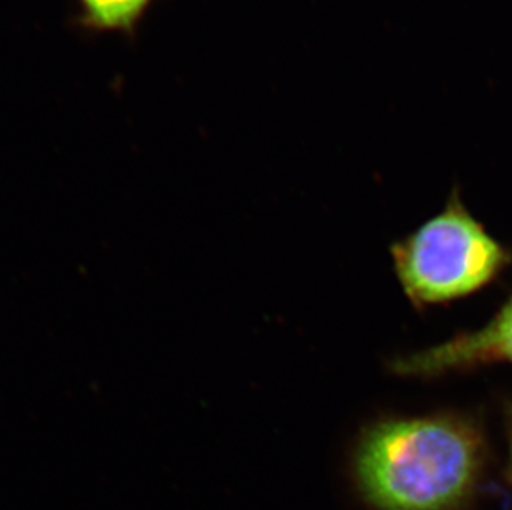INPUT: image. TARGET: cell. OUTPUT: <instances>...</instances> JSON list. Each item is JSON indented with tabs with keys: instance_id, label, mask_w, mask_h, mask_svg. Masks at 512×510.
<instances>
[{
	"instance_id": "5",
	"label": "cell",
	"mask_w": 512,
	"mask_h": 510,
	"mask_svg": "<svg viewBox=\"0 0 512 510\" xmlns=\"http://www.w3.org/2000/svg\"><path fill=\"white\" fill-rule=\"evenodd\" d=\"M506 438H508V476L512 484V401L506 405Z\"/></svg>"
},
{
	"instance_id": "2",
	"label": "cell",
	"mask_w": 512,
	"mask_h": 510,
	"mask_svg": "<svg viewBox=\"0 0 512 510\" xmlns=\"http://www.w3.org/2000/svg\"><path fill=\"white\" fill-rule=\"evenodd\" d=\"M401 290L418 310L478 294L512 265V249L469 212L458 189L443 211L393 244Z\"/></svg>"
},
{
	"instance_id": "3",
	"label": "cell",
	"mask_w": 512,
	"mask_h": 510,
	"mask_svg": "<svg viewBox=\"0 0 512 510\" xmlns=\"http://www.w3.org/2000/svg\"><path fill=\"white\" fill-rule=\"evenodd\" d=\"M491 365H512V294L478 330L458 333L435 347L395 358L388 368L401 378L436 380Z\"/></svg>"
},
{
	"instance_id": "1",
	"label": "cell",
	"mask_w": 512,
	"mask_h": 510,
	"mask_svg": "<svg viewBox=\"0 0 512 510\" xmlns=\"http://www.w3.org/2000/svg\"><path fill=\"white\" fill-rule=\"evenodd\" d=\"M489 446L473 414L388 416L358 434L353 482L375 510H461L488 471Z\"/></svg>"
},
{
	"instance_id": "4",
	"label": "cell",
	"mask_w": 512,
	"mask_h": 510,
	"mask_svg": "<svg viewBox=\"0 0 512 510\" xmlns=\"http://www.w3.org/2000/svg\"><path fill=\"white\" fill-rule=\"evenodd\" d=\"M151 0H80V22L100 32H126L135 30Z\"/></svg>"
}]
</instances>
